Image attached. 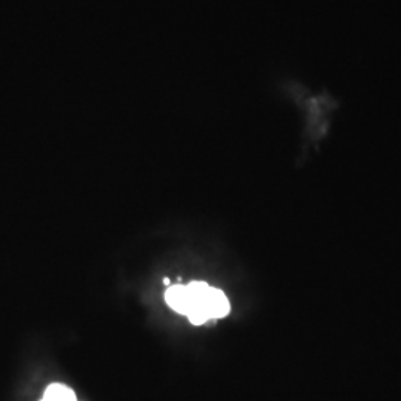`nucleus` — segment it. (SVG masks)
<instances>
[{
    "instance_id": "f257e3e1",
    "label": "nucleus",
    "mask_w": 401,
    "mask_h": 401,
    "mask_svg": "<svg viewBox=\"0 0 401 401\" xmlns=\"http://www.w3.org/2000/svg\"><path fill=\"white\" fill-rule=\"evenodd\" d=\"M165 300L171 309L186 315L195 326L223 318L231 311L226 294L205 282L171 285L165 291Z\"/></svg>"
},
{
    "instance_id": "f03ea898",
    "label": "nucleus",
    "mask_w": 401,
    "mask_h": 401,
    "mask_svg": "<svg viewBox=\"0 0 401 401\" xmlns=\"http://www.w3.org/2000/svg\"><path fill=\"white\" fill-rule=\"evenodd\" d=\"M42 401H76L73 391L61 384H52L45 391Z\"/></svg>"
}]
</instances>
